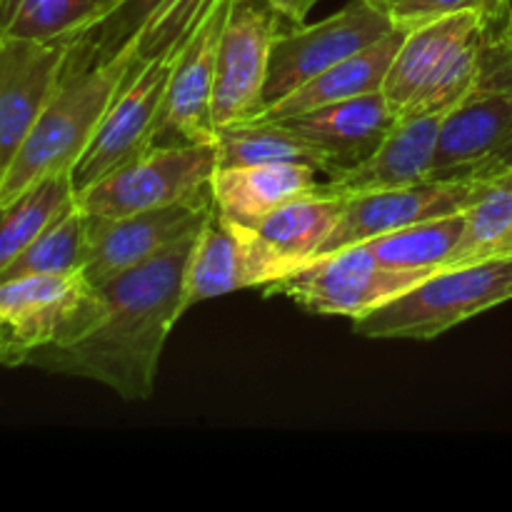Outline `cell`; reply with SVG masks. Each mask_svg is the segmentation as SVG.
<instances>
[{
  "mask_svg": "<svg viewBox=\"0 0 512 512\" xmlns=\"http://www.w3.org/2000/svg\"><path fill=\"white\" fill-rule=\"evenodd\" d=\"M195 235L100 283L103 315L98 325L75 343L35 350L25 365L95 380L130 403L148 400L155 390L165 340L185 313V265Z\"/></svg>",
  "mask_w": 512,
  "mask_h": 512,
  "instance_id": "obj_1",
  "label": "cell"
},
{
  "mask_svg": "<svg viewBox=\"0 0 512 512\" xmlns=\"http://www.w3.org/2000/svg\"><path fill=\"white\" fill-rule=\"evenodd\" d=\"M133 63V50L120 48L100 58L90 38H75L58 90L0 180V200L15 198L50 175L73 173Z\"/></svg>",
  "mask_w": 512,
  "mask_h": 512,
  "instance_id": "obj_2",
  "label": "cell"
},
{
  "mask_svg": "<svg viewBox=\"0 0 512 512\" xmlns=\"http://www.w3.org/2000/svg\"><path fill=\"white\" fill-rule=\"evenodd\" d=\"M490 30L475 10L405 28L383 95L395 118L448 113L480 88Z\"/></svg>",
  "mask_w": 512,
  "mask_h": 512,
  "instance_id": "obj_3",
  "label": "cell"
},
{
  "mask_svg": "<svg viewBox=\"0 0 512 512\" xmlns=\"http://www.w3.org/2000/svg\"><path fill=\"white\" fill-rule=\"evenodd\" d=\"M508 300L512 253L435 270L400 298L353 320V330L370 340H433Z\"/></svg>",
  "mask_w": 512,
  "mask_h": 512,
  "instance_id": "obj_4",
  "label": "cell"
},
{
  "mask_svg": "<svg viewBox=\"0 0 512 512\" xmlns=\"http://www.w3.org/2000/svg\"><path fill=\"white\" fill-rule=\"evenodd\" d=\"M103 315V295L85 273L0 280V365L20 368L30 353L88 335Z\"/></svg>",
  "mask_w": 512,
  "mask_h": 512,
  "instance_id": "obj_5",
  "label": "cell"
},
{
  "mask_svg": "<svg viewBox=\"0 0 512 512\" xmlns=\"http://www.w3.org/2000/svg\"><path fill=\"white\" fill-rule=\"evenodd\" d=\"M425 270H400L380 263L363 243L318 255L298 273L270 283L265 298L283 295L313 315L360 320L430 278Z\"/></svg>",
  "mask_w": 512,
  "mask_h": 512,
  "instance_id": "obj_6",
  "label": "cell"
},
{
  "mask_svg": "<svg viewBox=\"0 0 512 512\" xmlns=\"http://www.w3.org/2000/svg\"><path fill=\"white\" fill-rule=\"evenodd\" d=\"M218 170L215 143L153 145L78 193V205L98 218H123L165 208L210 188Z\"/></svg>",
  "mask_w": 512,
  "mask_h": 512,
  "instance_id": "obj_7",
  "label": "cell"
},
{
  "mask_svg": "<svg viewBox=\"0 0 512 512\" xmlns=\"http://www.w3.org/2000/svg\"><path fill=\"white\" fill-rule=\"evenodd\" d=\"M303 265L285 258L263 235L240 220L213 210L185 265L183 310L220 295L248 288H268L270 283L298 273Z\"/></svg>",
  "mask_w": 512,
  "mask_h": 512,
  "instance_id": "obj_8",
  "label": "cell"
},
{
  "mask_svg": "<svg viewBox=\"0 0 512 512\" xmlns=\"http://www.w3.org/2000/svg\"><path fill=\"white\" fill-rule=\"evenodd\" d=\"M393 15L373 0H350L330 18L313 25H290L280 30L270 53V73L265 85L268 103L293 93L315 75L325 73L340 60L360 53L393 33Z\"/></svg>",
  "mask_w": 512,
  "mask_h": 512,
  "instance_id": "obj_9",
  "label": "cell"
},
{
  "mask_svg": "<svg viewBox=\"0 0 512 512\" xmlns=\"http://www.w3.org/2000/svg\"><path fill=\"white\" fill-rule=\"evenodd\" d=\"M178 50L163 58L130 65L88 150L73 168L75 193L153 148Z\"/></svg>",
  "mask_w": 512,
  "mask_h": 512,
  "instance_id": "obj_10",
  "label": "cell"
},
{
  "mask_svg": "<svg viewBox=\"0 0 512 512\" xmlns=\"http://www.w3.org/2000/svg\"><path fill=\"white\" fill-rule=\"evenodd\" d=\"M283 18L265 0H235L220 35L213 83L215 130L255 120L268 105L270 53Z\"/></svg>",
  "mask_w": 512,
  "mask_h": 512,
  "instance_id": "obj_11",
  "label": "cell"
},
{
  "mask_svg": "<svg viewBox=\"0 0 512 512\" xmlns=\"http://www.w3.org/2000/svg\"><path fill=\"white\" fill-rule=\"evenodd\" d=\"M215 203L210 188L165 208L123 218H98L90 215V255L85 278L93 285L105 283L125 270L158 258L165 250L190 238L213 215Z\"/></svg>",
  "mask_w": 512,
  "mask_h": 512,
  "instance_id": "obj_12",
  "label": "cell"
},
{
  "mask_svg": "<svg viewBox=\"0 0 512 512\" xmlns=\"http://www.w3.org/2000/svg\"><path fill=\"white\" fill-rule=\"evenodd\" d=\"M490 178H428L400 188L345 195V208L320 255L335 253L348 245L365 243L378 235L465 213Z\"/></svg>",
  "mask_w": 512,
  "mask_h": 512,
  "instance_id": "obj_13",
  "label": "cell"
},
{
  "mask_svg": "<svg viewBox=\"0 0 512 512\" xmlns=\"http://www.w3.org/2000/svg\"><path fill=\"white\" fill-rule=\"evenodd\" d=\"M512 170V90L475 88L440 120L433 178H493Z\"/></svg>",
  "mask_w": 512,
  "mask_h": 512,
  "instance_id": "obj_14",
  "label": "cell"
},
{
  "mask_svg": "<svg viewBox=\"0 0 512 512\" xmlns=\"http://www.w3.org/2000/svg\"><path fill=\"white\" fill-rule=\"evenodd\" d=\"M75 38H0V180L63 80Z\"/></svg>",
  "mask_w": 512,
  "mask_h": 512,
  "instance_id": "obj_15",
  "label": "cell"
},
{
  "mask_svg": "<svg viewBox=\"0 0 512 512\" xmlns=\"http://www.w3.org/2000/svg\"><path fill=\"white\" fill-rule=\"evenodd\" d=\"M235 0H220L180 45L153 145L215 143L213 83L220 35Z\"/></svg>",
  "mask_w": 512,
  "mask_h": 512,
  "instance_id": "obj_16",
  "label": "cell"
},
{
  "mask_svg": "<svg viewBox=\"0 0 512 512\" xmlns=\"http://www.w3.org/2000/svg\"><path fill=\"white\" fill-rule=\"evenodd\" d=\"M220 0H118L85 38L100 58L120 48L133 50L135 63L178 50Z\"/></svg>",
  "mask_w": 512,
  "mask_h": 512,
  "instance_id": "obj_17",
  "label": "cell"
},
{
  "mask_svg": "<svg viewBox=\"0 0 512 512\" xmlns=\"http://www.w3.org/2000/svg\"><path fill=\"white\" fill-rule=\"evenodd\" d=\"M443 115L400 118L368 158L330 173L328 183H320V188L335 195H358L433 178V155Z\"/></svg>",
  "mask_w": 512,
  "mask_h": 512,
  "instance_id": "obj_18",
  "label": "cell"
},
{
  "mask_svg": "<svg viewBox=\"0 0 512 512\" xmlns=\"http://www.w3.org/2000/svg\"><path fill=\"white\" fill-rule=\"evenodd\" d=\"M280 123L318 145L333 163L330 173H335L368 158L383 143L398 118L383 93H370L340 100V103L325 105V108L310 110L295 118H283Z\"/></svg>",
  "mask_w": 512,
  "mask_h": 512,
  "instance_id": "obj_19",
  "label": "cell"
},
{
  "mask_svg": "<svg viewBox=\"0 0 512 512\" xmlns=\"http://www.w3.org/2000/svg\"><path fill=\"white\" fill-rule=\"evenodd\" d=\"M405 28H395L378 43L368 45L360 53L340 60L338 65L328 68L325 73L315 75L313 80L295 88L293 93L273 100L265 105L260 120H283L295 115L310 113V110L325 108V105L340 103V100L360 98V95L383 93V83L393 65L395 53L400 48Z\"/></svg>",
  "mask_w": 512,
  "mask_h": 512,
  "instance_id": "obj_20",
  "label": "cell"
},
{
  "mask_svg": "<svg viewBox=\"0 0 512 512\" xmlns=\"http://www.w3.org/2000/svg\"><path fill=\"white\" fill-rule=\"evenodd\" d=\"M318 168L308 163H263L218 168L210 178L215 210L240 223H253L280 205L318 190Z\"/></svg>",
  "mask_w": 512,
  "mask_h": 512,
  "instance_id": "obj_21",
  "label": "cell"
},
{
  "mask_svg": "<svg viewBox=\"0 0 512 512\" xmlns=\"http://www.w3.org/2000/svg\"><path fill=\"white\" fill-rule=\"evenodd\" d=\"M343 208L345 195L325 193L318 185L315 193L290 200L275 208L273 213L253 220L250 228L258 230L285 258L295 260L298 265H308L328 243L330 233L343 215Z\"/></svg>",
  "mask_w": 512,
  "mask_h": 512,
  "instance_id": "obj_22",
  "label": "cell"
},
{
  "mask_svg": "<svg viewBox=\"0 0 512 512\" xmlns=\"http://www.w3.org/2000/svg\"><path fill=\"white\" fill-rule=\"evenodd\" d=\"M215 158L218 168L263 163H308L320 173H330L333 163L328 155L295 133L280 120H248L215 130Z\"/></svg>",
  "mask_w": 512,
  "mask_h": 512,
  "instance_id": "obj_23",
  "label": "cell"
},
{
  "mask_svg": "<svg viewBox=\"0 0 512 512\" xmlns=\"http://www.w3.org/2000/svg\"><path fill=\"white\" fill-rule=\"evenodd\" d=\"M78 205L73 173L50 175L10 200H0V275L58 218Z\"/></svg>",
  "mask_w": 512,
  "mask_h": 512,
  "instance_id": "obj_24",
  "label": "cell"
},
{
  "mask_svg": "<svg viewBox=\"0 0 512 512\" xmlns=\"http://www.w3.org/2000/svg\"><path fill=\"white\" fill-rule=\"evenodd\" d=\"M115 3L118 0H0V38H80Z\"/></svg>",
  "mask_w": 512,
  "mask_h": 512,
  "instance_id": "obj_25",
  "label": "cell"
},
{
  "mask_svg": "<svg viewBox=\"0 0 512 512\" xmlns=\"http://www.w3.org/2000/svg\"><path fill=\"white\" fill-rule=\"evenodd\" d=\"M463 225L465 213L443 215V218L423 220V223L378 235V238L365 240L363 245L390 268L435 273L440 268H448L463 235Z\"/></svg>",
  "mask_w": 512,
  "mask_h": 512,
  "instance_id": "obj_26",
  "label": "cell"
},
{
  "mask_svg": "<svg viewBox=\"0 0 512 512\" xmlns=\"http://www.w3.org/2000/svg\"><path fill=\"white\" fill-rule=\"evenodd\" d=\"M512 253V170L493 175L465 210V225L450 265Z\"/></svg>",
  "mask_w": 512,
  "mask_h": 512,
  "instance_id": "obj_27",
  "label": "cell"
},
{
  "mask_svg": "<svg viewBox=\"0 0 512 512\" xmlns=\"http://www.w3.org/2000/svg\"><path fill=\"white\" fill-rule=\"evenodd\" d=\"M90 255V218L80 205L55 220L40 238H35L8 268L0 280L25 275L83 273Z\"/></svg>",
  "mask_w": 512,
  "mask_h": 512,
  "instance_id": "obj_28",
  "label": "cell"
},
{
  "mask_svg": "<svg viewBox=\"0 0 512 512\" xmlns=\"http://www.w3.org/2000/svg\"><path fill=\"white\" fill-rule=\"evenodd\" d=\"M463 10H475L483 15L485 23H490L498 10V0H393L388 5V13L400 28H413V25L463 13Z\"/></svg>",
  "mask_w": 512,
  "mask_h": 512,
  "instance_id": "obj_29",
  "label": "cell"
},
{
  "mask_svg": "<svg viewBox=\"0 0 512 512\" xmlns=\"http://www.w3.org/2000/svg\"><path fill=\"white\" fill-rule=\"evenodd\" d=\"M265 3H268L285 23L300 25L305 23L308 13L315 8V3H320V0H265Z\"/></svg>",
  "mask_w": 512,
  "mask_h": 512,
  "instance_id": "obj_30",
  "label": "cell"
},
{
  "mask_svg": "<svg viewBox=\"0 0 512 512\" xmlns=\"http://www.w3.org/2000/svg\"><path fill=\"white\" fill-rule=\"evenodd\" d=\"M512 20V0H498V10H495V18L488 23L490 33H500Z\"/></svg>",
  "mask_w": 512,
  "mask_h": 512,
  "instance_id": "obj_31",
  "label": "cell"
},
{
  "mask_svg": "<svg viewBox=\"0 0 512 512\" xmlns=\"http://www.w3.org/2000/svg\"><path fill=\"white\" fill-rule=\"evenodd\" d=\"M493 35H498V38H505V40H510V43H512V20H510L508 25H505L503 30H500V33H493Z\"/></svg>",
  "mask_w": 512,
  "mask_h": 512,
  "instance_id": "obj_32",
  "label": "cell"
},
{
  "mask_svg": "<svg viewBox=\"0 0 512 512\" xmlns=\"http://www.w3.org/2000/svg\"><path fill=\"white\" fill-rule=\"evenodd\" d=\"M373 3H378V5H383V8H388V5L393 3V0H373Z\"/></svg>",
  "mask_w": 512,
  "mask_h": 512,
  "instance_id": "obj_33",
  "label": "cell"
}]
</instances>
